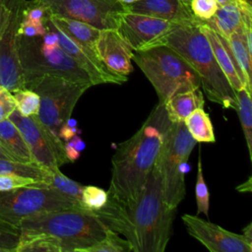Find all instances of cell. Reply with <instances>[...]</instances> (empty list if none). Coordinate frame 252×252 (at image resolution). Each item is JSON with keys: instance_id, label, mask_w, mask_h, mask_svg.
<instances>
[{"instance_id": "11", "label": "cell", "mask_w": 252, "mask_h": 252, "mask_svg": "<svg viewBox=\"0 0 252 252\" xmlns=\"http://www.w3.org/2000/svg\"><path fill=\"white\" fill-rule=\"evenodd\" d=\"M9 14L0 32V86L11 93L26 89L19 57V28L26 0H7Z\"/></svg>"}, {"instance_id": "35", "label": "cell", "mask_w": 252, "mask_h": 252, "mask_svg": "<svg viewBox=\"0 0 252 252\" xmlns=\"http://www.w3.org/2000/svg\"><path fill=\"white\" fill-rule=\"evenodd\" d=\"M16 109V101L13 94L6 88L0 86V121L9 118Z\"/></svg>"}, {"instance_id": "15", "label": "cell", "mask_w": 252, "mask_h": 252, "mask_svg": "<svg viewBox=\"0 0 252 252\" xmlns=\"http://www.w3.org/2000/svg\"><path fill=\"white\" fill-rule=\"evenodd\" d=\"M51 26L56 33L59 45L78 64V66L88 74L93 86L100 84L120 85L127 82V76H121L110 71L99 60L95 52L74 41L72 38L54 27L52 23Z\"/></svg>"}, {"instance_id": "3", "label": "cell", "mask_w": 252, "mask_h": 252, "mask_svg": "<svg viewBox=\"0 0 252 252\" xmlns=\"http://www.w3.org/2000/svg\"><path fill=\"white\" fill-rule=\"evenodd\" d=\"M19 227L17 252H85L109 231L93 211L79 209L32 215Z\"/></svg>"}, {"instance_id": "7", "label": "cell", "mask_w": 252, "mask_h": 252, "mask_svg": "<svg viewBox=\"0 0 252 252\" xmlns=\"http://www.w3.org/2000/svg\"><path fill=\"white\" fill-rule=\"evenodd\" d=\"M183 121L171 122L156 160L165 204L176 209L185 197V166L196 146Z\"/></svg>"}, {"instance_id": "37", "label": "cell", "mask_w": 252, "mask_h": 252, "mask_svg": "<svg viewBox=\"0 0 252 252\" xmlns=\"http://www.w3.org/2000/svg\"><path fill=\"white\" fill-rule=\"evenodd\" d=\"M84 147L85 144L78 135H75L70 140L64 142V151L69 162L75 161L80 157Z\"/></svg>"}, {"instance_id": "9", "label": "cell", "mask_w": 252, "mask_h": 252, "mask_svg": "<svg viewBox=\"0 0 252 252\" xmlns=\"http://www.w3.org/2000/svg\"><path fill=\"white\" fill-rule=\"evenodd\" d=\"M68 209L88 210L82 202L54 188L36 184L0 192V219L17 226L30 216Z\"/></svg>"}, {"instance_id": "26", "label": "cell", "mask_w": 252, "mask_h": 252, "mask_svg": "<svg viewBox=\"0 0 252 252\" xmlns=\"http://www.w3.org/2000/svg\"><path fill=\"white\" fill-rule=\"evenodd\" d=\"M236 111L239 116L242 131L246 141L250 159L252 160V101L251 94L244 88L235 92Z\"/></svg>"}, {"instance_id": "16", "label": "cell", "mask_w": 252, "mask_h": 252, "mask_svg": "<svg viewBox=\"0 0 252 252\" xmlns=\"http://www.w3.org/2000/svg\"><path fill=\"white\" fill-rule=\"evenodd\" d=\"M133 52L117 30H100L95 43V53L110 71L128 76L133 71Z\"/></svg>"}, {"instance_id": "34", "label": "cell", "mask_w": 252, "mask_h": 252, "mask_svg": "<svg viewBox=\"0 0 252 252\" xmlns=\"http://www.w3.org/2000/svg\"><path fill=\"white\" fill-rule=\"evenodd\" d=\"M36 183L35 180L28 177L19 176L16 174L0 173V192L10 191L19 187Z\"/></svg>"}, {"instance_id": "36", "label": "cell", "mask_w": 252, "mask_h": 252, "mask_svg": "<svg viewBox=\"0 0 252 252\" xmlns=\"http://www.w3.org/2000/svg\"><path fill=\"white\" fill-rule=\"evenodd\" d=\"M47 22L43 23V22L25 21L22 19V22L19 28V34L25 35V36L43 35L47 31Z\"/></svg>"}, {"instance_id": "20", "label": "cell", "mask_w": 252, "mask_h": 252, "mask_svg": "<svg viewBox=\"0 0 252 252\" xmlns=\"http://www.w3.org/2000/svg\"><path fill=\"white\" fill-rule=\"evenodd\" d=\"M163 104L168 118L172 122H177L184 121L195 109L204 107L205 99L203 92L199 88L175 94Z\"/></svg>"}, {"instance_id": "25", "label": "cell", "mask_w": 252, "mask_h": 252, "mask_svg": "<svg viewBox=\"0 0 252 252\" xmlns=\"http://www.w3.org/2000/svg\"><path fill=\"white\" fill-rule=\"evenodd\" d=\"M0 173L16 174L32 178L39 184H45L49 178L50 170L35 162H22L14 159L0 158Z\"/></svg>"}, {"instance_id": "30", "label": "cell", "mask_w": 252, "mask_h": 252, "mask_svg": "<svg viewBox=\"0 0 252 252\" xmlns=\"http://www.w3.org/2000/svg\"><path fill=\"white\" fill-rule=\"evenodd\" d=\"M195 198H196V205H197V215L204 214L206 217H208L209 208H210V194H209V190L203 175L202 158H201L200 152H199L198 164H197Z\"/></svg>"}, {"instance_id": "32", "label": "cell", "mask_w": 252, "mask_h": 252, "mask_svg": "<svg viewBox=\"0 0 252 252\" xmlns=\"http://www.w3.org/2000/svg\"><path fill=\"white\" fill-rule=\"evenodd\" d=\"M108 200V194L102 188L97 186L88 185L84 186L82 193V204L90 211H98Z\"/></svg>"}, {"instance_id": "41", "label": "cell", "mask_w": 252, "mask_h": 252, "mask_svg": "<svg viewBox=\"0 0 252 252\" xmlns=\"http://www.w3.org/2000/svg\"><path fill=\"white\" fill-rule=\"evenodd\" d=\"M236 190L239 192H250L251 191V177L248 178L247 181L240 184L236 187Z\"/></svg>"}, {"instance_id": "29", "label": "cell", "mask_w": 252, "mask_h": 252, "mask_svg": "<svg viewBox=\"0 0 252 252\" xmlns=\"http://www.w3.org/2000/svg\"><path fill=\"white\" fill-rule=\"evenodd\" d=\"M85 252H132L130 243L109 229L106 236L96 244L89 247Z\"/></svg>"}, {"instance_id": "38", "label": "cell", "mask_w": 252, "mask_h": 252, "mask_svg": "<svg viewBox=\"0 0 252 252\" xmlns=\"http://www.w3.org/2000/svg\"><path fill=\"white\" fill-rule=\"evenodd\" d=\"M77 135V129L74 127V126H69L68 125V121L66 123H64L60 129H59V133H58V136L59 138L65 142V141H68L70 140L73 136Z\"/></svg>"}, {"instance_id": "6", "label": "cell", "mask_w": 252, "mask_h": 252, "mask_svg": "<svg viewBox=\"0 0 252 252\" xmlns=\"http://www.w3.org/2000/svg\"><path fill=\"white\" fill-rule=\"evenodd\" d=\"M132 61L150 81L159 102L164 103L175 94L201 88L200 77L195 70L167 45L134 51Z\"/></svg>"}, {"instance_id": "40", "label": "cell", "mask_w": 252, "mask_h": 252, "mask_svg": "<svg viewBox=\"0 0 252 252\" xmlns=\"http://www.w3.org/2000/svg\"><path fill=\"white\" fill-rule=\"evenodd\" d=\"M242 232H243V236L244 238L250 243L252 244V223L249 222L246 226H244L242 228Z\"/></svg>"}, {"instance_id": "17", "label": "cell", "mask_w": 252, "mask_h": 252, "mask_svg": "<svg viewBox=\"0 0 252 252\" xmlns=\"http://www.w3.org/2000/svg\"><path fill=\"white\" fill-rule=\"evenodd\" d=\"M126 6L128 11L173 23L199 21L193 16L190 7L183 0H138Z\"/></svg>"}, {"instance_id": "43", "label": "cell", "mask_w": 252, "mask_h": 252, "mask_svg": "<svg viewBox=\"0 0 252 252\" xmlns=\"http://www.w3.org/2000/svg\"><path fill=\"white\" fill-rule=\"evenodd\" d=\"M217 1H218L219 5H225V4H228V3H232V2L239 4V3H240L242 0H217Z\"/></svg>"}, {"instance_id": "13", "label": "cell", "mask_w": 252, "mask_h": 252, "mask_svg": "<svg viewBox=\"0 0 252 252\" xmlns=\"http://www.w3.org/2000/svg\"><path fill=\"white\" fill-rule=\"evenodd\" d=\"M173 25L167 20L127 10L120 15L116 30L133 51H143L163 45Z\"/></svg>"}, {"instance_id": "27", "label": "cell", "mask_w": 252, "mask_h": 252, "mask_svg": "<svg viewBox=\"0 0 252 252\" xmlns=\"http://www.w3.org/2000/svg\"><path fill=\"white\" fill-rule=\"evenodd\" d=\"M34 184L39 186L54 188L59 192L65 194L66 196L81 202L84 185L64 175L60 171V168H55L50 171L49 178L45 184H39V183H34Z\"/></svg>"}, {"instance_id": "12", "label": "cell", "mask_w": 252, "mask_h": 252, "mask_svg": "<svg viewBox=\"0 0 252 252\" xmlns=\"http://www.w3.org/2000/svg\"><path fill=\"white\" fill-rule=\"evenodd\" d=\"M51 15L87 23L99 30H116L127 6L120 0H39Z\"/></svg>"}, {"instance_id": "18", "label": "cell", "mask_w": 252, "mask_h": 252, "mask_svg": "<svg viewBox=\"0 0 252 252\" xmlns=\"http://www.w3.org/2000/svg\"><path fill=\"white\" fill-rule=\"evenodd\" d=\"M200 28L204 34L207 36L210 45L212 47L215 58L221 69L222 73L229 82L234 93L244 88V80L241 72L239 71L230 49L226 38L216 32L212 28L206 25L204 22L200 23Z\"/></svg>"}, {"instance_id": "19", "label": "cell", "mask_w": 252, "mask_h": 252, "mask_svg": "<svg viewBox=\"0 0 252 252\" xmlns=\"http://www.w3.org/2000/svg\"><path fill=\"white\" fill-rule=\"evenodd\" d=\"M49 21L74 41L95 52V43L99 35V29L87 23L58 15H50Z\"/></svg>"}, {"instance_id": "24", "label": "cell", "mask_w": 252, "mask_h": 252, "mask_svg": "<svg viewBox=\"0 0 252 252\" xmlns=\"http://www.w3.org/2000/svg\"><path fill=\"white\" fill-rule=\"evenodd\" d=\"M183 122L187 131L197 143H214L216 141L210 115L203 107L195 109Z\"/></svg>"}, {"instance_id": "2", "label": "cell", "mask_w": 252, "mask_h": 252, "mask_svg": "<svg viewBox=\"0 0 252 252\" xmlns=\"http://www.w3.org/2000/svg\"><path fill=\"white\" fill-rule=\"evenodd\" d=\"M171 122L164 104L158 101L138 131L117 146L111 158V177L106 191L110 199L124 206L138 199Z\"/></svg>"}, {"instance_id": "42", "label": "cell", "mask_w": 252, "mask_h": 252, "mask_svg": "<svg viewBox=\"0 0 252 252\" xmlns=\"http://www.w3.org/2000/svg\"><path fill=\"white\" fill-rule=\"evenodd\" d=\"M0 158H7V159H14V160H16V159L12 157V155L2 146L1 143H0Z\"/></svg>"}, {"instance_id": "23", "label": "cell", "mask_w": 252, "mask_h": 252, "mask_svg": "<svg viewBox=\"0 0 252 252\" xmlns=\"http://www.w3.org/2000/svg\"><path fill=\"white\" fill-rule=\"evenodd\" d=\"M228 47L232 54V57L242 74L244 80V89L251 94L252 93V55L248 52L245 39L242 32V28L240 27L235 32H233L227 38Z\"/></svg>"}, {"instance_id": "1", "label": "cell", "mask_w": 252, "mask_h": 252, "mask_svg": "<svg viewBox=\"0 0 252 252\" xmlns=\"http://www.w3.org/2000/svg\"><path fill=\"white\" fill-rule=\"evenodd\" d=\"M175 210L164 202L160 176L154 165L133 204L124 206L108 197L94 213L109 229L125 236L132 252H163L172 233Z\"/></svg>"}, {"instance_id": "31", "label": "cell", "mask_w": 252, "mask_h": 252, "mask_svg": "<svg viewBox=\"0 0 252 252\" xmlns=\"http://www.w3.org/2000/svg\"><path fill=\"white\" fill-rule=\"evenodd\" d=\"M20 227L0 219V252H17Z\"/></svg>"}, {"instance_id": "44", "label": "cell", "mask_w": 252, "mask_h": 252, "mask_svg": "<svg viewBox=\"0 0 252 252\" xmlns=\"http://www.w3.org/2000/svg\"><path fill=\"white\" fill-rule=\"evenodd\" d=\"M123 4H125V5H129V4H132V3H134V2H136V1H138V0H120Z\"/></svg>"}, {"instance_id": "33", "label": "cell", "mask_w": 252, "mask_h": 252, "mask_svg": "<svg viewBox=\"0 0 252 252\" xmlns=\"http://www.w3.org/2000/svg\"><path fill=\"white\" fill-rule=\"evenodd\" d=\"M219 6L217 0H191L190 2V10L193 16L201 22L210 20Z\"/></svg>"}, {"instance_id": "10", "label": "cell", "mask_w": 252, "mask_h": 252, "mask_svg": "<svg viewBox=\"0 0 252 252\" xmlns=\"http://www.w3.org/2000/svg\"><path fill=\"white\" fill-rule=\"evenodd\" d=\"M9 119L22 133L35 163L51 171L69 162L64 151V142L46 129L36 115L23 116L15 109Z\"/></svg>"}, {"instance_id": "8", "label": "cell", "mask_w": 252, "mask_h": 252, "mask_svg": "<svg viewBox=\"0 0 252 252\" xmlns=\"http://www.w3.org/2000/svg\"><path fill=\"white\" fill-rule=\"evenodd\" d=\"M93 87L57 76H42L25 84L39 95L36 117L53 135L58 136L60 127L66 123L83 94ZM59 137V136H58Z\"/></svg>"}, {"instance_id": "39", "label": "cell", "mask_w": 252, "mask_h": 252, "mask_svg": "<svg viewBox=\"0 0 252 252\" xmlns=\"http://www.w3.org/2000/svg\"><path fill=\"white\" fill-rule=\"evenodd\" d=\"M9 14V7L7 0H0V32L6 23Z\"/></svg>"}, {"instance_id": "28", "label": "cell", "mask_w": 252, "mask_h": 252, "mask_svg": "<svg viewBox=\"0 0 252 252\" xmlns=\"http://www.w3.org/2000/svg\"><path fill=\"white\" fill-rule=\"evenodd\" d=\"M16 101V109L23 116L36 115L39 109V95L30 89H22L12 93Z\"/></svg>"}, {"instance_id": "21", "label": "cell", "mask_w": 252, "mask_h": 252, "mask_svg": "<svg viewBox=\"0 0 252 252\" xmlns=\"http://www.w3.org/2000/svg\"><path fill=\"white\" fill-rule=\"evenodd\" d=\"M0 143L16 160L34 162L22 133L9 118L0 121Z\"/></svg>"}, {"instance_id": "4", "label": "cell", "mask_w": 252, "mask_h": 252, "mask_svg": "<svg viewBox=\"0 0 252 252\" xmlns=\"http://www.w3.org/2000/svg\"><path fill=\"white\" fill-rule=\"evenodd\" d=\"M200 23L201 21L174 23L165 36L164 45L176 51L195 70L208 99L235 110V93L220 68Z\"/></svg>"}, {"instance_id": "22", "label": "cell", "mask_w": 252, "mask_h": 252, "mask_svg": "<svg viewBox=\"0 0 252 252\" xmlns=\"http://www.w3.org/2000/svg\"><path fill=\"white\" fill-rule=\"evenodd\" d=\"M216 32L227 38L233 32L242 26V14L237 3L220 5L215 15L204 22Z\"/></svg>"}, {"instance_id": "45", "label": "cell", "mask_w": 252, "mask_h": 252, "mask_svg": "<svg viewBox=\"0 0 252 252\" xmlns=\"http://www.w3.org/2000/svg\"><path fill=\"white\" fill-rule=\"evenodd\" d=\"M183 1H184L185 4H187V5L190 7V2H191V0H183Z\"/></svg>"}, {"instance_id": "5", "label": "cell", "mask_w": 252, "mask_h": 252, "mask_svg": "<svg viewBox=\"0 0 252 252\" xmlns=\"http://www.w3.org/2000/svg\"><path fill=\"white\" fill-rule=\"evenodd\" d=\"M19 57L25 84L42 76H57L93 86L88 74L59 45L50 21L43 35L19 34Z\"/></svg>"}, {"instance_id": "14", "label": "cell", "mask_w": 252, "mask_h": 252, "mask_svg": "<svg viewBox=\"0 0 252 252\" xmlns=\"http://www.w3.org/2000/svg\"><path fill=\"white\" fill-rule=\"evenodd\" d=\"M187 232L202 243L211 252H251L250 244L242 234H237L223 227L205 220L194 215L182 216Z\"/></svg>"}]
</instances>
